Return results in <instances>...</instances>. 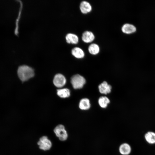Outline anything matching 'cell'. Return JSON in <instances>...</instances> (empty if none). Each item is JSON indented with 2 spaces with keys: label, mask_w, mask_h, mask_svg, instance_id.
I'll return each mask as SVG.
<instances>
[{
  "label": "cell",
  "mask_w": 155,
  "mask_h": 155,
  "mask_svg": "<svg viewBox=\"0 0 155 155\" xmlns=\"http://www.w3.org/2000/svg\"><path fill=\"white\" fill-rule=\"evenodd\" d=\"M88 49L89 53L92 55H97L100 51V47L99 46L95 43L90 44L88 46Z\"/></svg>",
  "instance_id": "15"
},
{
  "label": "cell",
  "mask_w": 155,
  "mask_h": 155,
  "mask_svg": "<svg viewBox=\"0 0 155 155\" xmlns=\"http://www.w3.org/2000/svg\"><path fill=\"white\" fill-rule=\"evenodd\" d=\"M144 138L146 141L151 144H155V133L149 131L146 133L144 135Z\"/></svg>",
  "instance_id": "13"
},
{
  "label": "cell",
  "mask_w": 155,
  "mask_h": 155,
  "mask_svg": "<svg viewBox=\"0 0 155 155\" xmlns=\"http://www.w3.org/2000/svg\"><path fill=\"white\" fill-rule=\"evenodd\" d=\"M18 74L21 81H25L32 77L34 76V72L31 67L26 65H23L18 67Z\"/></svg>",
  "instance_id": "1"
},
{
  "label": "cell",
  "mask_w": 155,
  "mask_h": 155,
  "mask_svg": "<svg viewBox=\"0 0 155 155\" xmlns=\"http://www.w3.org/2000/svg\"><path fill=\"white\" fill-rule=\"evenodd\" d=\"M66 80L65 77L61 74H57L55 76L53 83L57 87L61 88L65 84Z\"/></svg>",
  "instance_id": "5"
},
{
  "label": "cell",
  "mask_w": 155,
  "mask_h": 155,
  "mask_svg": "<svg viewBox=\"0 0 155 155\" xmlns=\"http://www.w3.org/2000/svg\"><path fill=\"white\" fill-rule=\"evenodd\" d=\"M71 53L75 57L78 59H82L84 58L85 53L82 49L79 47H75L71 50Z\"/></svg>",
  "instance_id": "10"
},
{
  "label": "cell",
  "mask_w": 155,
  "mask_h": 155,
  "mask_svg": "<svg viewBox=\"0 0 155 155\" xmlns=\"http://www.w3.org/2000/svg\"><path fill=\"white\" fill-rule=\"evenodd\" d=\"M71 83L74 88L80 89L82 88L86 83V80L82 76L76 74L71 78Z\"/></svg>",
  "instance_id": "2"
},
{
  "label": "cell",
  "mask_w": 155,
  "mask_h": 155,
  "mask_svg": "<svg viewBox=\"0 0 155 155\" xmlns=\"http://www.w3.org/2000/svg\"><path fill=\"white\" fill-rule=\"evenodd\" d=\"M82 39V41L85 43H90L94 40L95 36L92 32L86 31L83 33Z\"/></svg>",
  "instance_id": "6"
},
{
  "label": "cell",
  "mask_w": 155,
  "mask_h": 155,
  "mask_svg": "<svg viewBox=\"0 0 155 155\" xmlns=\"http://www.w3.org/2000/svg\"><path fill=\"white\" fill-rule=\"evenodd\" d=\"M110 102L109 99L106 96H101L98 100V103L100 106L102 108H106Z\"/></svg>",
  "instance_id": "17"
},
{
  "label": "cell",
  "mask_w": 155,
  "mask_h": 155,
  "mask_svg": "<svg viewBox=\"0 0 155 155\" xmlns=\"http://www.w3.org/2000/svg\"><path fill=\"white\" fill-rule=\"evenodd\" d=\"M67 42L69 43L77 44L79 41L78 36L74 34L69 33L67 34L65 36Z\"/></svg>",
  "instance_id": "12"
},
{
  "label": "cell",
  "mask_w": 155,
  "mask_h": 155,
  "mask_svg": "<svg viewBox=\"0 0 155 155\" xmlns=\"http://www.w3.org/2000/svg\"><path fill=\"white\" fill-rule=\"evenodd\" d=\"M57 93L58 96L62 98L68 97L70 95V91L67 88L58 90Z\"/></svg>",
  "instance_id": "16"
},
{
  "label": "cell",
  "mask_w": 155,
  "mask_h": 155,
  "mask_svg": "<svg viewBox=\"0 0 155 155\" xmlns=\"http://www.w3.org/2000/svg\"><path fill=\"white\" fill-rule=\"evenodd\" d=\"M38 144L40 149L45 151L49 150L52 146L51 142L45 136L40 138L38 142Z\"/></svg>",
  "instance_id": "4"
},
{
  "label": "cell",
  "mask_w": 155,
  "mask_h": 155,
  "mask_svg": "<svg viewBox=\"0 0 155 155\" xmlns=\"http://www.w3.org/2000/svg\"><path fill=\"white\" fill-rule=\"evenodd\" d=\"M98 89L101 93L107 94L111 92V87L106 82L104 81L99 85Z\"/></svg>",
  "instance_id": "9"
},
{
  "label": "cell",
  "mask_w": 155,
  "mask_h": 155,
  "mask_svg": "<svg viewBox=\"0 0 155 155\" xmlns=\"http://www.w3.org/2000/svg\"><path fill=\"white\" fill-rule=\"evenodd\" d=\"M54 131L60 140L64 141L67 139V133L63 125H57L55 128Z\"/></svg>",
  "instance_id": "3"
},
{
  "label": "cell",
  "mask_w": 155,
  "mask_h": 155,
  "mask_svg": "<svg viewBox=\"0 0 155 155\" xmlns=\"http://www.w3.org/2000/svg\"><path fill=\"white\" fill-rule=\"evenodd\" d=\"M119 151L120 153L123 155H128L131 151V148L128 144L124 143L120 145Z\"/></svg>",
  "instance_id": "11"
},
{
  "label": "cell",
  "mask_w": 155,
  "mask_h": 155,
  "mask_svg": "<svg viewBox=\"0 0 155 155\" xmlns=\"http://www.w3.org/2000/svg\"><path fill=\"white\" fill-rule=\"evenodd\" d=\"M136 30L135 27L133 25L128 23L124 24L122 27V32L126 34H129L135 32Z\"/></svg>",
  "instance_id": "8"
},
{
  "label": "cell",
  "mask_w": 155,
  "mask_h": 155,
  "mask_svg": "<svg viewBox=\"0 0 155 155\" xmlns=\"http://www.w3.org/2000/svg\"><path fill=\"white\" fill-rule=\"evenodd\" d=\"M90 107V104L89 100L87 98L82 99L79 103V108L82 110H87Z\"/></svg>",
  "instance_id": "14"
},
{
  "label": "cell",
  "mask_w": 155,
  "mask_h": 155,
  "mask_svg": "<svg viewBox=\"0 0 155 155\" xmlns=\"http://www.w3.org/2000/svg\"><path fill=\"white\" fill-rule=\"evenodd\" d=\"M80 8L81 12L83 14H87L92 10V7L90 4L86 1H83L80 4Z\"/></svg>",
  "instance_id": "7"
}]
</instances>
